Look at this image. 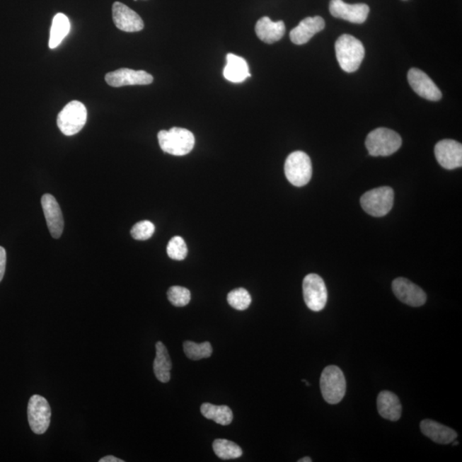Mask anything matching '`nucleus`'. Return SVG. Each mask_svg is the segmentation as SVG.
I'll use <instances>...</instances> for the list:
<instances>
[{
  "label": "nucleus",
  "mask_w": 462,
  "mask_h": 462,
  "mask_svg": "<svg viewBox=\"0 0 462 462\" xmlns=\"http://www.w3.org/2000/svg\"><path fill=\"white\" fill-rule=\"evenodd\" d=\"M284 173L288 181L294 186L306 185L313 175L312 162L308 155L301 151L290 154L285 161Z\"/></svg>",
  "instance_id": "obj_7"
},
{
  "label": "nucleus",
  "mask_w": 462,
  "mask_h": 462,
  "mask_svg": "<svg viewBox=\"0 0 462 462\" xmlns=\"http://www.w3.org/2000/svg\"><path fill=\"white\" fill-rule=\"evenodd\" d=\"M69 30H71V23L67 16L63 13L57 14L52 20L49 47L51 49L58 47L67 36Z\"/></svg>",
  "instance_id": "obj_24"
},
{
  "label": "nucleus",
  "mask_w": 462,
  "mask_h": 462,
  "mask_svg": "<svg viewBox=\"0 0 462 462\" xmlns=\"http://www.w3.org/2000/svg\"><path fill=\"white\" fill-rule=\"evenodd\" d=\"M52 411L47 400L42 395L31 396L28 405V419L35 434H43L51 422Z\"/></svg>",
  "instance_id": "obj_8"
},
{
  "label": "nucleus",
  "mask_w": 462,
  "mask_h": 462,
  "mask_svg": "<svg viewBox=\"0 0 462 462\" xmlns=\"http://www.w3.org/2000/svg\"><path fill=\"white\" fill-rule=\"evenodd\" d=\"M167 255L174 260H183L187 255L185 241L181 236H174L167 245Z\"/></svg>",
  "instance_id": "obj_29"
},
{
  "label": "nucleus",
  "mask_w": 462,
  "mask_h": 462,
  "mask_svg": "<svg viewBox=\"0 0 462 462\" xmlns=\"http://www.w3.org/2000/svg\"><path fill=\"white\" fill-rule=\"evenodd\" d=\"M200 412L206 419L214 420L221 426H228L233 421L232 410L226 405L216 406L211 403H203L200 407Z\"/></svg>",
  "instance_id": "obj_23"
},
{
  "label": "nucleus",
  "mask_w": 462,
  "mask_h": 462,
  "mask_svg": "<svg viewBox=\"0 0 462 462\" xmlns=\"http://www.w3.org/2000/svg\"><path fill=\"white\" fill-rule=\"evenodd\" d=\"M167 296L171 304L178 308L185 306L190 304L191 293L189 289L181 286H173L167 292Z\"/></svg>",
  "instance_id": "obj_28"
},
{
  "label": "nucleus",
  "mask_w": 462,
  "mask_h": 462,
  "mask_svg": "<svg viewBox=\"0 0 462 462\" xmlns=\"http://www.w3.org/2000/svg\"><path fill=\"white\" fill-rule=\"evenodd\" d=\"M124 461H125L118 459V458L113 456H105L103 458H101V459L100 460V462H124Z\"/></svg>",
  "instance_id": "obj_32"
},
{
  "label": "nucleus",
  "mask_w": 462,
  "mask_h": 462,
  "mask_svg": "<svg viewBox=\"0 0 462 462\" xmlns=\"http://www.w3.org/2000/svg\"><path fill=\"white\" fill-rule=\"evenodd\" d=\"M311 461H312V460H311L310 457L301 458V459L298 461V462H311Z\"/></svg>",
  "instance_id": "obj_33"
},
{
  "label": "nucleus",
  "mask_w": 462,
  "mask_h": 462,
  "mask_svg": "<svg viewBox=\"0 0 462 462\" xmlns=\"http://www.w3.org/2000/svg\"><path fill=\"white\" fill-rule=\"evenodd\" d=\"M183 351L186 357L193 361L211 357L212 347L209 342L196 343L192 341H186L183 343Z\"/></svg>",
  "instance_id": "obj_26"
},
{
  "label": "nucleus",
  "mask_w": 462,
  "mask_h": 462,
  "mask_svg": "<svg viewBox=\"0 0 462 462\" xmlns=\"http://www.w3.org/2000/svg\"><path fill=\"white\" fill-rule=\"evenodd\" d=\"M158 140L163 152L174 156H184L190 154L195 144L194 134L189 129L178 127L159 132Z\"/></svg>",
  "instance_id": "obj_2"
},
{
  "label": "nucleus",
  "mask_w": 462,
  "mask_h": 462,
  "mask_svg": "<svg viewBox=\"0 0 462 462\" xmlns=\"http://www.w3.org/2000/svg\"><path fill=\"white\" fill-rule=\"evenodd\" d=\"M403 144L399 134L386 128L373 130L366 139V146L371 156H390L398 152Z\"/></svg>",
  "instance_id": "obj_3"
},
{
  "label": "nucleus",
  "mask_w": 462,
  "mask_h": 462,
  "mask_svg": "<svg viewBox=\"0 0 462 462\" xmlns=\"http://www.w3.org/2000/svg\"><path fill=\"white\" fill-rule=\"evenodd\" d=\"M6 265V249L0 247V282L2 281L5 275Z\"/></svg>",
  "instance_id": "obj_31"
},
{
  "label": "nucleus",
  "mask_w": 462,
  "mask_h": 462,
  "mask_svg": "<svg viewBox=\"0 0 462 462\" xmlns=\"http://www.w3.org/2000/svg\"><path fill=\"white\" fill-rule=\"evenodd\" d=\"M392 290L398 299L408 306L418 308L426 304L427 294L424 290L404 277H398L393 281Z\"/></svg>",
  "instance_id": "obj_10"
},
{
  "label": "nucleus",
  "mask_w": 462,
  "mask_h": 462,
  "mask_svg": "<svg viewBox=\"0 0 462 462\" xmlns=\"http://www.w3.org/2000/svg\"><path fill=\"white\" fill-rule=\"evenodd\" d=\"M112 18L118 30L125 32H139L144 28V23L136 11L120 2L112 6Z\"/></svg>",
  "instance_id": "obj_15"
},
{
  "label": "nucleus",
  "mask_w": 462,
  "mask_h": 462,
  "mask_svg": "<svg viewBox=\"0 0 462 462\" xmlns=\"http://www.w3.org/2000/svg\"><path fill=\"white\" fill-rule=\"evenodd\" d=\"M45 218L53 238L58 239L64 231V216L60 206L52 195H44L42 198Z\"/></svg>",
  "instance_id": "obj_16"
},
{
  "label": "nucleus",
  "mask_w": 462,
  "mask_h": 462,
  "mask_svg": "<svg viewBox=\"0 0 462 462\" xmlns=\"http://www.w3.org/2000/svg\"><path fill=\"white\" fill-rule=\"evenodd\" d=\"M226 61L227 64L224 69V76L226 80L231 83H240L251 76L247 61L242 57L229 53Z\"/></svg>",
  "instance_id": "obj_21"
},
{
  "label": "nucleus",
  "mask_w": 462,
  "mask_h": 462,
  "mask_svg": "<svg viewBox=\"0 0 462 462\" xmlns=\"http://www.w3.org/2000/svg\"><path fill=\"white\" fill-rule=\"evenodd\" d=\"M134 1H137V0H134Z\"/></svg>",
  "instance_id": "obj_35"
},
{
  "label": "nucleus",
  "mask_w": 462,
  "mask_h": 462,
  "mask_svg": "<svg viewBox=\"0 0 462 462\" xmlns=\"http://www.w3.org/2000/svg\"><path fill=\"white\" fill-rule=\"evenodd\" d=\"M304 296L306 306L314 312H320L325 308L328 300V292L322 277L317 274L311 273L304 280Z\"/></svg>",
  "instance_id": "obj_9"
},
{
  "label": "nucleus",
  "mask_w": 462,
  "mask_h": 462,
  "mask_svg": "<svg viewBox=\"0 0 462 462\" xmlns=\"http://www.w3.org/2000/svg\"><path fill=\"white\" fill-rule=\"evenodd\" d=\"M408 80L412 90L424 99L432 101H439L441 99L439 88L430 77L420 69H411L408 74Z\"/></svg>",
  "instance_id": "obj_13"
},
{
  "label": "nucleus",
  "mask_w": 462,
  "mask_h": 462,
  "mask_svg": "<svg viewBox=\"0 0 462 462\" xmlns=\"http://www.w3.org/2000/svg\"><path fill=\"white\" fill-rule=\"evenodd\" d=\"M105 81L110 87L120 88L130 85H149L153 83L154 77L144 71L122 68L106 74Z\"/></svg>",
  "instance_id": "obj_11"
},
{
  "label": "nucleus",
  "mask_w": 462,
  "mask_h": 462,
  "mask_svg": "<svg viewBox=\"0 0 462 462\" xmlns=\"http://www.w3.org/2000/svg\"><path fill=\"white\" fill-rule=\"evenodd\" d=\"M154 224L149 220H144L134 224L130 233H132L134 239L138 241H146L152 237L154 234Z\"/></svg>",
  "instance_id": "obj_30"
},
{
  "label": "nucleus",
  "mask_w": 462,
  "mask_h": 462,
  "mask_svg": "<svg viewBox=\"0 0 462 462\" xmlns=\"http://www.w3.org/2000/svg\"><path fill=\"white\" fill-rule=\"evenodd\" d=\"M335 50L338 64L345 72L357 71L365 57V48L361 40L350 35L339 37Z\"/></svg>",
  "instance_id": "obj_1"
},
{
  "label": "nucleus",
  "mask_w": 462,
  "mask_h": 462,
  "mask_svg": "<svg viewBox=\"0 0 462 462\" xmlns=\"http://www.w3.org/2000/svg\"><path fill=\"white\" fill-rule=\"evenodd\" d=\"M377 406L379 415L383 419L398 421L402 416V403H400L398 396L391 391L380 392L377 399Z\"/></svg>",
  "instance_id": "obj_20"
},
{
  "label": "nucleus",
  "mask_w": 462,
  "mask_h": 462,
  "mask_svg": "<svg viewBox=\"0 0 462 462\" xmlns=\"http://www.w3.org/2000/svg\"><path fill=\"white\" fill-rule=\"evenodd\" d=\"M435 156L441 167L447 170L460 168L462 166V145L454 140L437 143Z\"/></svg>",
  "instance_id": "obj_12"
},
{
  "label": "nucleus",
  "mask_w": 462,
  "mask_h": 462,
  "mask_svg": "<svg viewBox=\"0 0 462 462\" xmlns=\"http://www.w3.org/2000/svg\"><path fill=\"white\" fill-rule=\"evenodd\" d=\"M420 430L425 436L440 444H451L458 437L456 432L453 429L432 420L421 421Z\"/></svg>",
  "instance_id": "obj_18"
},
{
  "label": "nucleus",
  "mask_w": 462,
  "mask_h": 462,
  "mask_svg": "<svg viewBox=\"0 0 462 462\" xmlns=\"http://www.w3.org/2000/svg\"><path fill=\"white\" fill-rule=\"evenodd\" d=\"M173 367L171 357L166 347L162 342L156 343V357L154 362L155 377L161 383H168L171 379V370Z\"/></svg>",
  "instance_id": "obj_22"
},
{
  "label": "nucleus",
  "mask_w": 462,
  "mask_h": 462,
  "mask_svg": "<svg viewBox=\"0 0 462 462\" xmlns=\"http://www.w3.org/2000/svg\"><path fill=\"white\" fill-rule=\"evenodd\" d=\"M285 31V24L283 21L272 22L268 16L260 18L255 26L258 38L267 44L279 42L283 38Z\"/></svg>",
  "instance_id": "obj_19"
},
{
  "label": "nucleus",
  "mask_w": 462,
  "mask_h": 462,
  "mask_svg": "<svg viewBox=\"0 0 462 462\" xmlns=\"http://www.w3.org/2000/svg\"><path fill=\"white\" fill-rule=\"evenodd\" d=\"M88 112L86 106L79 100H73L64 106L57 120L60 132L71 137L79 133L87 122Z\"/></svg>",
  "instance_id": "obj_5"
},
{
  "label": "nucleus",
  "mask_w": 462,
  "mask_h": 462,
  "mask_svg": "<svg viewBox=\"0 0 462 462\" xmlns=\"http://www.w3.org/2000/svg\"><path fill=\"white\" fill-rule=\"evenodd\" d=\"M228 304L233 308L243 311L248 308L252 302V297L247 289L238 288L228 294Z\"/></svg>",
  "instance_id": "obj_27"
},
{
  "label": "nucleus",
  "mask_w": 462,
  "mask_h": 462,
  "mask_svg": "<svg viewBox=\"0 0 462 462\" xmlns=\"http://www.w3.org/2000/svg\"><path fill=\"white\" fill-rule=\"evenodd\" d=\"M452 443H453V441H452ZM457 444H458V441H455V443H453L454 446H456V445H457Z\"/></svg>",
  "instance_id": "obj_34"
},
{
  "label": "nucleus",
  "mask_w": 462,
  "mask_h": 462,
  "mask_svg": "<svg viewBox=\"0 0 462 462\" xmlns=\"http://www.w3.org/2000/svg\"><path fill=\"white\" fill-rule=\"evenodd\" d=\"M395 194L390 187H380L362 195L361 205L366 214L380 218L389 214L393 207Z\"/></svg>",
  "instance_id": "obj_6"
},
{
  "label": "nucleus",
  "mask_w": 462,
  "mask_h": 462,
  "mask_svg": "<svg viewBox=\"0 0 462 462\" xmlns=\"http://www.w3.org/2000/svg\"><path fill=\"white\" fill-rule=\"evenodd\" d=\"M325 27V22L321 16L306 18L302 20L299 25L290 31V40L294 44L304 45L308 43L318 33L324 30Z\"/></svg>",
  "instance_id": "obj_17"
},
{
  "label": "nucleus",
  "mask_w": 462,
  "mask_h": 462,
  "mask_svg": "<svg viewBox=\"0 0 462 462\" xmlns=\"http://www.w3.org/2000/svg\"><path fill=\"white\" fill-rule=\"evenodd\" d=\"M346 379L342 371L337 366H329L322 371L320 390L323 398L329 404H337L345 398Z\"/></svg>",
  "instance_id": "obj_4"
},
{
  "label": "nucleus",
  "mask_w": 462,
  "mask_h": 462,
  "mask_svg": "<svg viewBox=\"0 0 462 462\" xmlns=\"http://www.w3.org/2000/svg\"><path fill=\"white\" fill-rule=\"evenodd\" d=\"M216 456L222 460L237 459L243 456V449L234 441L226 439H216L212 444Z\"/></svg>",
  "instance_id": "obj_25"
},
{
  "label": "nucleus",
  "mask_w": 462,
  "mask_h": 462,
  "mask_svg": "<svg viewBox=\"0 0 462 462\" xmlns=\"http://www.w3.org/2000/svg\"><path fill=\"white\" fill-rule=\"evenodd\" d=\"M370 8L366 4L349 5L342 0H331L330 2V12L334 18L352 23H365Z\"/></svg>",
  "instance_id": "obj_14"
}]
</instances>
